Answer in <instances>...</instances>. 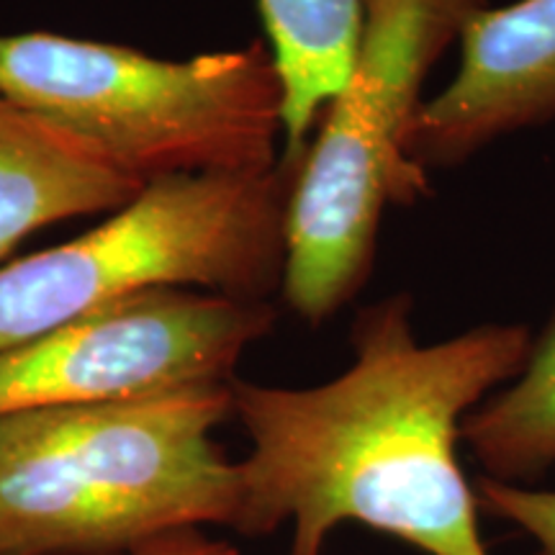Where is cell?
<instances>
[{"instance_id":"6da1fadb","label":"cell","mask_w":555,"mask_h":555,"mask_svg":"<svg viewBox=\"0 0 555 555\" xmlns=\"http://www.w3.org/2000/svg\"><path fill=\"white\" fill-rule=\"evenodd\" d=\"M350 343L352 365L327 384L232 380L249 440L234 530L260 538L291 522V555H322L358 522L425 555H489L457 442L466 416L519 376L530 330L481 324L427 345L414 298L393 294L358 311Z\"/></svg>"},{"instance_id":"7a4b0ae2","label":"cell","mask_w":555,"mask_h":555,"mask_svg":"<svg viewBox=\"0 0 555 555\" xmlns=\"http://www.w3.org/2000/svg\"><path fill=\"white\" fill-rule=\"evenodd\" d=\"M229 384L0 416V555H116L240 515Z\"/></svg>"},{"instance_id":"3957f363","label":"cell","mask_w":555,"mask_h":555,"mask_svg":"<svg viewBox=\"0 0 555 555\" xmlns=\"http://www.w3.org/2000/svg\"><path fill=\"white\" fill-rule=\"evenodd\" d=\"M0 99L150 185L278 165L281 73L262 39L159 60L50 31L0 34Z\"/></svg>"},{"instance_id":"277c9868","label":"cell","mask_w":555,"mask_h":555,"mask_svg":"<svg viewBox=\"0 0 555 555\" xmlns=\"http://www.w3.org/2000/svg\"><path fill=\"white\" fill-rule=\"evenodd\" d=\"M489 0H363L347 78L319 116L286 211L283 298L319 327L356 298L376 262L386 206L433 193L406 155L433 67Z\"/></svg>"},{"instance_id":"5b68a950","label":"cell","mask_w":555,"mask_h":555,"mask_svg":"<svg viewBox=\"0 0 555 555\" xmlns=\"http://www.w3.org/2000/svg\"><path fill=\"white\" fill-rule=\"evenodd\" d=\"M301 157L262 172L157 180L78 240L3 266L0 352L157 288L268 301L283 283Z\"/></svg>"},{"instance_id":"8992f818","label":"cell","mask_w":555,"mask_h":555,"mask_svg":"<svg viewBox=\"0 0 555 555\" xmlns=\"http://www.w3.org/2000/svg\"><path fill=\"white\" fill-rule=\"evenodd\" d=\"M273 324L258 298L147 291L0 352V416L229 384Z\"/></svg>"},{"instance_id":"52a82bcc","label":"cell","mask_w":555,"mask_h":555,"mask_svg":"<svg viewBox=\"0 0 555 555\" xmlns=\"http://www.w3.org/2000/svg\"><path fill=\"white\" fill-rule=\"evenodd\" d=\"M457 47L453 80L425 101L406 137V155L427 172L555 121V0L483 5Z\"/></svg>"},{"instance_id":"ba28073f","label":"cell","mask_w":555,"mask_h":555,"mask_svg":"<svg viewBox=\"0 0 555 555\" xmlns=\"http://www.w3.org/2000/svg\"><path fill=\"white\" fill-rule=\"evenodd\" d=\"M147 185L0 99V260L39 229L119 211Z\"/></svg>"},{"instance_id":"9c48e42d","label":"cell","mask_w":555,"mask_h":555,"mask_svg":"<svg viewBox=\"0 0 555 555\" xmlns=\"http://www.w3.org/2000/svg\"><path fill=\"white\" fill-rule=\"evenodd\" d=\"M258 5L286 93V155H301L356 57L363 0H258Z\"/></svg>"},{"instance_id":"30bf717a","label":"cell","mask_w":555,"mask_h":555,"mask_svg":"<svg viewBox=\"0 0 555 555\" xmlns=\"http://www.w3.org/2000/svg\"><path fill=\"white\" fill-rule=\"evenodd\" d=\"M461 440L483 476L502 483L525 486L555 466V317L519 376L466 416Z\"/></svg>"},{"instance_id":"8fae6325","label":"cell","mask_w":555,"mask_h":555,"mask_svg":"<svg viewBox=\"0 0 555 555\" xmlns=\"http://www.w3.org/2000/svg\"><path fill=\"white\" fill-rule=\"evenodd\" d=\"M476 496L481 509L519 527L532 540L530 555H555V491L478 476Z\"/></svg>"},{"instance_id":"7c38bea8","label":"cell","mask_w":555,"mask_h":555,"mask_svg":"<svg viewBox=\"0 0 555 555\" xmlns=\"http://www.w3.org/2000/svg\"><path fill=\"white\" fill-rule=\"evenodd\" d=\"M116 555H240V551L224 540L204 535L201 527H183Z\"/></svg>"}]
</instances>
